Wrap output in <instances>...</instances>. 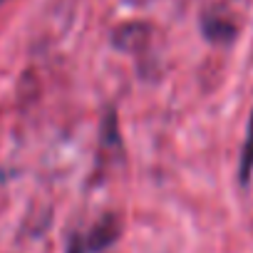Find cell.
Instances as JSON below:
<instances>
[{"label":"cell","instance_id":"1","mask_svg":"<svg viewBox=\"0 0 253 253\" xmlns=\"http://www.w3.org/2000/svg\"><path fill=\"white\" fill-rule=\"evenodd\" d=\"M119 218L117 216H104L99 223H94L87 233H80L72 238L67 253H102L109 246L119 241Z\"/></svg>","mask_w":253,"mask_h":253},{"label":"cell","instance_id":"2","mask_svg":"<svg viewBox=\"0 0 253 253\" xmlns=\"http://www.w3.org/2000/svg\"><path fill=\"white\" fill-rule=\"evenodd\" d=\"M251 174H253V114L248 119L246 142L241 147V159H238V181H241V186L251 184Z\"/></svg>","mask_w":253,"mask_h":253},{"label":"cell","instance_id":"3","mask_svg":"<svg viewBox=\"0 0 253 253\" xmlns=\"http://www.w3.org/2000/svg\"><path fill=\"white\" fill-rule=\"evenodd\" d=\"M204 33L213 42H228L236 35V28L231 23H223V20H204Z\"/></svg>","mask_w":253,"mask_h":253}]
</instances>
